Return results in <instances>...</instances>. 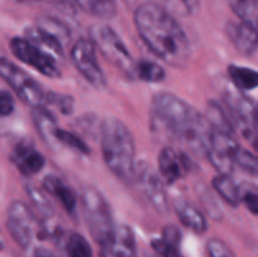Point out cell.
<instances>
[{
	"mask_svg": "<svg viewBox=\"0 0 258 257\" xmlns=\"http://www.w3.org/2000/svg\"><path fill=\"white\" fill-rule=\"evenodd\" d=\"M241 202L252 214L258 216V185L253 183H242L239 185Z\"/></svg>",
	"mask_w": 258,
	"mask_h": 257,
	"instance_id": "f546056e",
	"label": "cell"
},
{
	"mask_svg": "<svg viewBox=\"0 0 258 257\" xmlns=\"http://www.w3.org/2000/svg\"><path fill=\"white\" fill-rule=\"evenodd\" d=\"M228 75L239 91H252L258 87V71L253 68L231 65L228 67Z\"/></svg>",
	"mask_w": 258,
	"mask_h": 257,
	"instance_id": "7402d4cb",
	"label": "cell"
},
{
	"mask_svg": "<svg viewBox=\"0 0 258 257\" xmlns=\"http://www.w3.org/2000/svg\"><path fill=\"white\" fill-rule=\"evenodd\" d=\"M35 218L29 207L22 201H13L8 208L7 228L15 243L22 248L32 244Z\"/></svg>",
	"mask_w": 258,
	"mask_h": 257,
	"instance_id": "30bf717a",
	"label": "cell"
},
{
	"mask_svg": "<svg viewBox=\"0 0 258 257\" xmlns=\"http://www.w3.org/2000/svg\"><path fill=\"white\" fill-rule=\"evenodd\" d=\"M81 206L88 231L98 246H105L113 239L116 226L107 201L95 188L83 189Z\"/></svg>",
	"mask_w": 258,
	"mask_h": 257,
	"instance_id": "277c9868",
	"label": "cell"
},
{
	"mask_svg": "<svg viewBox=\"0 0 258 257\" xmlns=\"http://www.w3.org/2000/svg\"><path fill=\"white\" fill-rule=\"evenodd\" d=\"M135 77L144 81V82L159 83L165 78V71L154 60L141 59L140 62H136Z\"/></svg>",
	"mask_w": 258,
	"mask_h": 257,
	"instance_id": "d4e9b609",
	"label": "cell"
},
{
	"mask_svg": "<svg viewBox=\"0 0 258 257\" xmlns=\"http://www.w3.org/2000/svg\"><path fill=\"white\" fill-rule=\"evenodd\" d=\"M238 148L239 145L236 139H233V135L212 130L211 143H209L207 156L213 164L214 168L219 171V174L231 175L236 166L234 153Z\"/></svg>",
	"mask_w": 258,
	"mask_h": 257,
	"instance_id": "8fae6325",
	"label": "cell"
},
{
	"mask_svg": "<svg viewBox=\"0 0 258 257\" xmlns=\"http://www.w3.org/2000/svg\"><path fill=\"white\" fill-rule=\"evenodd\" d=\"M3 247H4V243H3L2 237H0V251H2V249H3Z\"/></svg>",
	"mask_w": 258,
	"mask_h": 257,
	"instance_id": "7bdbcfd3",
	"label": "cell"
},
{
	"mask_svg": "<svg viewBox=\"0 0 258 257\" xmlns=\"http://www.w3.org/2000/svg\"><path fill=\"white\" fill-rule=\"evenodd\" d=\"M228 3L239 20L258 25V0H228Z\"/></svg>",
	"mask_w": 258,
	"mask_h": 257,
	"instance_id": "484cf974",
	"label": "cell"
},
{
	"mask_svg": "<svg viewBox=\"0 0 258 257\" xmlns=\"http://www.w3.org/2000/svg\"><path fill=\"white\" fill-rule=\"evenodd\" d=\"M15 2H18V3H37V2H40V0H15Z\"/></svg>",
	"mask_w": 258,
	"mask_h": 257,
	"instance_id": "b9f144b4",
	"label": "cell"
},
{
	"mask_svg": "<svg viewBox=\"0 0 258 257\" xmlns=\"http://www.w3.org/2000/svg\"><path fill=\"white\" fill-rule=\"evenodd\" d=\"M0 53H2V52H0Z\"/></svg>",
	"mask_w": 258,
	"mask_h": 257,
	"instance_id": "f6af8a7d",
	"label": "cell"
},
{
	"mask_svg": "<svg viewBox=\"0 0 258 257\" xmlns=\"http://www.w3.org/2000/svg\"><path fill=\"white\" fill-rule=\"evenodd\" d=\"M101 150L107 168L121 180H133L135 171V141L127 126L116 117L101 126Z\"/></svg>",
	"mask_w": 258,
	"mask_h": 257,
	"instance_id": "3957f363",
	"label": "cell"
},
{
	"mask_svg": "<svg viewBox=\"0 0 258 257\" xmlns=\"http://www.w3.org/2000/svg\"><path fill=\"white\" fill-rule=\"evenodd\" d=\"M234 164L251 176H258V155L239 146L234 153Z\"/></svg>",
	"mask_w": 258,
	"mask_h": 257,
	"instance_id": "83f0119b",
	"label": "cell"
},
{
	"mask_svg": "<svg viewBox=\"0 0 258 257\" xmlns=\"http://www.w3.org/2000/svg\"><path fill=\"white\" fill-rule=\"evenodd\" d=\"M190 170L188 156L176 149L166 146L159 154L158 171L165 184H174L180 180Z\"/></svg>",
	"mask_w": 258,
	"mask_h": 257,
	"instance_id": "7c38bea8",
	"label": "cell"
},
{
	"mask_svg": "<svg viewBox=\"0 0 258 257\" xmlns=\"http://www.w3.org/2000/svg\"><path fill=\"white\" fill-rule=\"evenodd\" d=\"M45 103H49V105L57 107L64 115H70L73 111L75 101H73L71 96L62 95V93L57 92H48L45 93Z\"/></svg>",
	"mask_w": 258,
	"mask_h": 257,
	"instance_id": "d6a6232c",
	"label": "cell"
},
{
	"mask_svg": "<svg viewBox=\"0 0 258 257\" xmlns=\"http://www.w3.org/2000/svg\"><path fill=\"white\" fill-rule=\"evenodd\" d=\"M33 257H59V256H57L55 253H53V252L49 251V249L43 248V247H39V248H37L34 251V254H33Z\"/></svg>",
	"mask_w": 258,
	"mask_h": 257,
	"instance_id": "f35d334b",
	"label": "cell"
},
{
	"mask_svg": "<svg viewBox=\"0 0 258 257\" xmlns=\"http://www.w3.org/2000/svg\"><path fill=\"white\" fill-rule=\"evenodd\" d=\"M25 191H27L28 197L32 201L33 206L38 209V212L43 217L52 218L54 216V207H53L52 202L49 201L48 193L44 189L38 188L33 184H28V185H25Z\"/></svg>",
	"mask_w": 258,
	"mask_h": 257,
	"instance_id": "cb8c5ba5",
	"label": "cell"
},
{
	"mask_svg": "<svg viewBox=\"0 0 258 257\" xmlns=\"http://www.w3.org/2000/svg\"><path fill=\"white\" fill-rule=\"evenodd\" d=\"M133 181H135L144 198L158 213L166 214L169 212V201L166 194L165 183L159 171L148 163H136Z\"/></svg>",
	"mask_w": 258,
	"mask_h": 257,
	"instance_id": "52a82bcc",
	"label": "cell"
},
{
	"mask_svg": "<svg viewBox=\"0 0 258 257\" xmlns=\"http://www.w3.org/2000/svg\"><path fill=\"white\" fill-rule=\"evenodd\" d=\"M213 188L219 197L223 198L226 203L229 206L237 207L241 203V196H239V185H237L228 174H218L214 176Z\"/></svg>",
	"mask_w": 258,
	"mask_h": 257,
	"instance_id": "44dd1931",
	"label": "cell"
},
{
	"mask_svg": "<svg viewBox=\"0 0 258 257\" xmlns=\"http://www.w3.org/2000/svg\"><path fill=\"white\" fill-rule=\"evenodd\" d=\"M151 110L169 136L207 155L212 127L206 116L203 117L193 106L170 92L156 93L153 97Z\"/></svg>",
	"mask_w": 258,
	"mask_h": 257,
	"instance_id": "7a4b0ae2",
	"label": "cell"
},
{
	"mask_svg": "<svg viewBox=\"0 0 258 257\" xmlns=\"http://www.w3.org/2000/svg\"><path fill=\"white\" fill-rule=\"evenodd\" d=\"M12 161L18 170L25 176H32L39 173L45 165V159L33 146L20 144L15 146L12 153Z\"/></svg>",
	"mask_w": 258,
	"mask_h": 257,
	"instance_id": "9a60e30c",
	"label": "cell"
},
{
	"mask_svg": "<svg viewBox=\"0 0 258 257\" xmlns=\"http://www.w3.org/2000/svg\"><path fill=\"white\" fill-rule=\"evenodd\" d=\"M251 141H252V145H253L254 150H256V153L258 155V134H254V135L252 136Z\"/></svg>",
	"mask_w": 258,
	"mask_h": 257,
	"instance_id": "60d3db41",
	"label": "cell"
},
{
	"mask_svg": "<svg viewBox=\"0 0 258 257\" xmlns=\"http://www.w3.org/2000/svg\"><path fill=\"white\" fill-rule=\"evenodd\" d=\"M153 248L160 257H183L179 251V246L168 243L163 238L155 239L153 242Z\"/></svg>",
	"mask_w": 258,
	"mask_h": 257,
	"instance_id": "d590c367",
	"label": "cell"
},
{
	"mask_svg": "<svg viewBox=\"0 0 258 257\" xmlns=\"http://www.w3.org/2000/svg\"><path fill=\"white\" fill-rule=\"evenodd\" d=\"M258 134V103L254 107V113H253V135Z\"/></svg>",
	"mask_w": 258,
	"mask_h": 257,
	"instance_id": "ab89813d",
	"label": "cell"
},
{
	"mask_svg": "<svg viewBox=\"0 0 258 257\" xmlns=\"http://www.w3.org/2000/svg\"><path fill=\"white\" fill-rule=\"evenodd\" d=\"M161 238H163L165 242H168V243L179 246V243H180L181 234L176 227L168 226L165 229H164L163 237H161Z\"/></svg>",
	"mask_w": 258,
	"mask_h": 257,
	"instance_id": "74e56055",
	"label": "cell"
},
{
	"mask_svg": "<svg viewBox=\"0 0 258 257\" xmlns=\"http://www.w3.org/2000/svg\"><path fill=\"white\" fill-rule=\"evenodd\" d=\"M206 118L213 131L233 135L234 128L226 111L216 101H209L206 108Z\"/></svg>",
	"mask_w": 258,
	"mask_h": 257,
	"instance_id": "ffe728a7",
	"label": "cell"
},
{
	"mask_svg": "<svg viewBox=\"0 0 258 257\" xmlns=\"http://www.w3.org/2000/svg\"><path fill=\"white\" fill-rule=\"evenodd\" d=\"M169 12H175L181 15H190L198 9L199 0H165Z\"/></svg>",
	"mask_w": 258,
	"mask_h": 257,
	"instance_id": "836d02e7",
	"label": "cell"
},
{
	"mask_svg": "<svg viewBox=\"0 0 258 257\" xmlns=\"http://www.w3.org/2000/svg\"><path fill=\"white\" fill-rule=\"evenodd\" d=\"M100 257H139L135 234L128 226H116L113 239L100 247Z\"/></svg>",
	"mask_w": 258,
	"mask_h": 257,
	"instance_id": "4fadbf2b",
	"label": "cell"
},
{
	"mask_svg": "<svg viewBox=\"0 0 258 257\" xmlns=\"http://www.w3.org/2000/svg\"><path fill=\"white\" fill-rule=\"evenodd\" d=\"M90 39L106 60L127 77H135L136 60L112 28L105 24H95L90 29Z\"/></svg>",
	"mask_w": 258,
	"mask_h": 257,
	"instance_id": "5b68a950",
	"label": "cell"
},
{
	"mask_svg": "<svg viewBox=\"0 0 258 257\" xmlns=\"http://www.w3.org/2000/svg\"><path fill=\"white\" fill-rule=\"evenodd\" d=\"M57 138L59 144L62 145L68 146L72 150L77 151L80 154H90V149H88L87 144L82 140V139L78 138L77 135H75L73 133H70V131L64 130V128H60L58 130Z\"/></svg>",
	"mask_w": 258,
	"mask_h": 257,
	"instance_id": "1f68e13d",
	"label": "cell"
},
{
	"mask_svg": "<svg viewBox=\"0 0 258 257\" xmlns=\"http://www.w3.org/2000/svg\"><path fill=\"white\" fill-rule=\"evenodd\" d=\"M197 194L202 199V203H203L204 208L207 209L209 216L216 219V221H219L222 218V208L218 202H217V199L213 197V194L209 191V189L203 184H201L197 188Z\"/></svg>",
	"mask_w": 258,
	"mask_h": 257,
	"instance_id": "4dcf8cb0",
	"label": "cell"
},
{
	"mask_svg": "<svg viewBox=\"0 0 258 257\" xmlns=\"http://www.w3.org/2000/svg\"><path fill=\"white\" fill-rule=\"evenodd\" d=\"M25 38H28L35 45H38L40 49L44 50L50 57L54 58L58 63L63 62V59H64V50H63L64 45H63V43L54 35L48 33L47 30L40 28L39 25L35 24L33 27L27 28L25 29Z\"/></svg>",
	"mask_w": 258,
	"mask_h": 257,
	"instance_id": "e0dca14e",
	"label": "cell"
},
{
	"mask_svg": "<svg viewBox=\"0 0 258 257\" xmlns=\"http://www.w3.org/2000/svg\"><path fill=\"white\" fill-rule=\"evenodd\" d=\"M15 110V101L12 93L8 91H0V117H8Z\"/></svg>",
	"mask_w": 258,
	"mask_h": 257,
	"instance_id": "8d00e7d4",
	"label": "cell"
},
{
	"mask_svg": "<svg viewBox=\"0 0 258 257\" xmlns=\"http://www.w3.org/2000/svg\"><path fill=\"white\" fill-rule=\"evenodd\" d=\"M207 253L208 257H236L231 247L219 238L209 239L207 243Z\"/></svg>",
	"mask_w": 258,
	"mask_h": 257,
	"instance_id": "e575fe53",
	"label": "cell"
},
{
	"mask_svg": "<svg viewBox=\"0 0 258 257\" xmlns=\"http://www.w3.org/2000/svg\"><path fill=\"white\" fill-rule=\"evenodd\" d=\"M32 120L37 128V133L48 146L55 148L59 145L57 138L59 126H58L54 116L45 106H38V107L32 108Z\"/></svg>",
	"mask_w": 258,
	"mask_h": 257,
	"instance_id": "2e32d148",
	"label": "cell"
},
{
	"mask_svg": "<svg viewBox=\"0 0 258 257\" xmlns=\"http://www.w3.org/2000/svg\"><path fill=\"white\" fill-rule=\"evenodd\" d=\"M71 59L82 77L93 87L101 90L106 86V76L101 70L96 47L91 39L81 38L71 48Z\"/></svg>",
	"mask_w": 258,
	"mask_h": 257,
	"instance_id": "9c48e42d",
	"label": "cell"
},
{
	"mask_svg": "<svg viewBox=\"0 0 258 257\" xmlns=\"http://www.w3.org/2000/svg\"><path fill=\"white\" fill-rule=\"evenodd\" d=\"M75 5H77L86 14L101 19L113 18L117 12L115 0H76Z\"/></svg>",
	"mask_w": 258,
	"mask_h": 257,
	"instance_id": "603a6c76",
	"label": "cell"
},
{
	"mask_svg": "<svg viewBox=\"0 0 258 257\" xmlns=\"http://www.w3.org/2000/svg\"><path fill=\"white\" fill-rule=\"evenodd\" d=\"M43 188L49 196L58 199L68 213H72L75 211L77 207V197L62 179L55 175H47L43 180Z\"/></svg>",
	"mask_w": 258,
	"mask_h": 257,
	"instance_id": "ac0fdd59",
	"label": "cell"
},
{
	"mask_svg": "<svg viewBox=\"0 0 258 257\" xmlns=\"http://www.w3.org/2000/svg\"><path fill=\"white\" fill-rule=\"evenodd\" d=\"M37 25H39L40 28H43L44 30H47L48 33H50L52 35H54L55 38L60 40L63 43V45L67 44L71 39V32L62 22L54 19V18H42L37 22Z\"/></svg>",
	"mask_w": 258,
	"mask_h": 257,
	"instance_id": "f1b7e54d",
	"label": "cell"
},
{
	"mask_svg": "<svg viewBox=\"0 0 258 257\" xmlns=\"http://www.w3.org/2000/svg\"><path fill=\"white\" fill-rule=\"evenodd\" d=\"M136 30L149 49L166 65L184 67L190 59V43L183 28L165 7L148 2L134 14Z\"/></svg>",
	"mask_w": 258,
	"mask_h": 257,
	"instance_id": "6da1fadb",
	"label": "cell"
},
{
	"mask_svg": "<svg viewBox=\"0 0 258 257\" xmlns=\"http://www.w3.org/2000/svg\"><path fill=\"white\" fill-rule=\"evenodd\" d=\"M229 39L242 54L251 55L258 48V25L249 22L239 20L238 23H229Z\"/></svg>",
	"mask_w": 258,
	"mask_h": 257,
	"instance_id": "5bb4252c",
	"label": "cell"
},
{
	"mask_svg": "<svg viewBox=\"0 0 258 257\" xmlns=\"http://www.w3.org/2000/svg\"><path fill=\"white\" fill-rule=\"evenodd\" d=\"M10 50L20 62L30 66L45 77L59 78L62 76L59 63L28 38H13L10 40Z\"/></svg>",
	"mask_w": 258,
	"mask_h": 257,
	"instance_id": "ba28073f",
	"label": "cell"
},
{
	"mask_svg": "<svg viewBox=\"0 0 258 257\" xmlns=\"http://www.w3.org/2000/svg\"><path fill=\"white\" fill-rule=\"evenodd\" d=\"M66 252L68 257H93L90 243L80 233L70 234L66 241Z\"/></svg>",
	"mask_w": 258,
	"mask_h": 257,
	"instance_id": "4316f807",
	"label": "cell"
},
{
	"mask_svg": "<svg viewBox=\"0 0 258 257\" xmlns=\"http://www.w3.org/2000/svg\"><path fill=\"white\" fill-rule=\"evenodd\" d=\"M174 211L181 223L197 233H204L208 228V223L204 214L197 207L184 199L174 202Z\"/></svg>",
	"mask_w": 258,
	"mask_h": 257,
	"instance_id": "d6986e66",
	"label": "cell"
},
{
	"mask_svg": "<svg viewBox=\"0 0 258 257\" xmlns=\"http://www.w3.org/2000/svg\"><path fill=\"white\" fill-rule=\"evenodd\" d=\"M71 2H72V3H73V4H75V2H76V0H71Z\"/></svg>",
	"mask_w": 258,
	"mask_h": 257,
	"instance_id": "ee69618b",
	"label": "cell"
},
{
	"mask_svg": "<svg viewBox=\"0 0 258 257\" xmlns=\"http://www.w3.org/2000/svg\"><path fill=\"white\" fill-rule=\"evenodd\" d=\"M0 77L28 106L32 108L45 106V93L39 83L3 53H0Z\"/></svg>",
	"mask_w": 258,
	"mask_h": 257,
	"instance_id": "8992f818",
	"label": "cell"
}]
</instances>
